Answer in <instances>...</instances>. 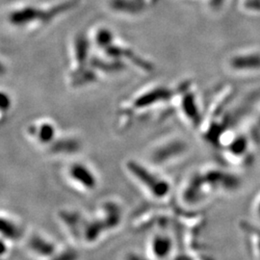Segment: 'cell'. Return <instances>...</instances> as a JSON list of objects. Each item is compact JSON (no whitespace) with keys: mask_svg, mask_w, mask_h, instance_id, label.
<instances>
[{"mask_svg":"<svg viewBox=\"0 0 260 260\" xmlns=\"http://www.w3.org/2000/svg\"><path fill=\"white\" fill-rule=\"evenodd\" d=\"M235 188L236 178L231 174L217 168H203L188 177L182 190V198L187 205H196L209 196Z\"/></svg>","mask_w":260,"mask_h":260,"instance_id":"cell-2","label":"cell"},{"mask_svg":"<svg viewBox=\"0 0 260 260\" xmlns=\"http://www.w3.org/2000/svg\"><path fill=\"white\" fill-rule=\"evenodd\" d=\"M91 42L94 51L99 55L123 67L125 70L129 66L143 71V73H151L153 70L151 62L138 54L127 45L121 43L113 32L106 28L98 29L91 38Z\"/></svg>","mask_w":260,"mask_h":260,"instance_id":"cell-3","label":"cell"},{"mask_svg":"<svg viewBox=\"0 0 260 260\" xmlns=\"http://www.w3.org/2000/svg\"><path fill=\"white\" fill-rule=\"evenodd\" d=\"M65 176L75 189L84 193L93 192L99 187L100 180L98 174L87 163L80 161L71 163L65 169Z\"/></svg>","mask_w":260,"mask_h":260,"instance_id":"cell-7","label":"cell"},{"mask_svg":"<svg viewBox=\"0 0 260 260\" xmlns=\"http://www.w3.org/2000/svg\"><path fill=\"white\" fill-rule=\"evenodd\" d=\"M124 169L128 176L150 197L162 200L170 194L171 184L150 164L129 159L125 162Z\"/></svg>","mask_w":260,"mask_h":260,"instance_id":"cell-4","label":"cell"},{"mask_svg":"<svg viewBox=\"0 0 260 260\" xmlns=\"http://www.w3.org/2000/svg\"><path fill=\"white\" fill-rule=\"evenodd\" d=\"M189 149L184 140L178 137L161 141L149 152V162L154 167H164L185 155Z\"/></svg>","mask_w":260,"mask_h":260,"instance_id":"cell-6","label":"cell"},{"mask_svg":"<svg viewBox=\"0 0 260 260\" xmlns=\"http://www.w3.org/2000/svg\"><path fill=\"white\" fill-rule=\"evenodd\" d=\"M177 88L164 85L149 86L134 93L121 105L119 110V126L127 128L136 117H143L157 108L169 106L174 109Z\"/></svg>","mask_w":260,"mask_h":260,"instance_id":"cell-1","label":"cell"},{"mask_svg":"<svg viewBox=\"0 0 260 260\" xmlns=\"http://www.w3.org/2000/svg\"><path fill=\"white\" fill-rule=\"evenodd\" d=\"M152 248L153 253L157 257H165V255H167L168 252L171 250V241L167 238L157 237L155 240H153Z\"/></svg>","mask_w":260,"mask_h":260,"instance_id":"cell-9","label":"cell"},{"mask_svg":"<svg viewBox=\"0 0 260 260\" xmlns=\"http://www.w3.org/2000/svg\"><path fill=\"white\" fill-rule=\"evenodd\" d=\"M28 132L39 146L47 147L51 149H54L59 140L61 139L58 138V127L52 121L48 120H42L34 122L29 127Z\"/></svg>","mask_w":260,"mask_h":260,"instance_id":"cell-8","label":"cell"},{"mask_svg":"<svg viewBox=\"0 0 260 260\" xmlns=\"http://www.w3.org/2000/svg\"><path fill=\"white\" fill-rule=\"evenodd\" d=\"M60 12L61 10L58 9V7L47 11L43 7L22 3L10 8L7 12V21L11 24L10 26L16 28L32 29L33 23H35V28L42 27L40 24H46Z\"/></svg>","mask_w":260,"mask_h":260,"instance_id":"cell-5","label":"cell"}]
</instances>
